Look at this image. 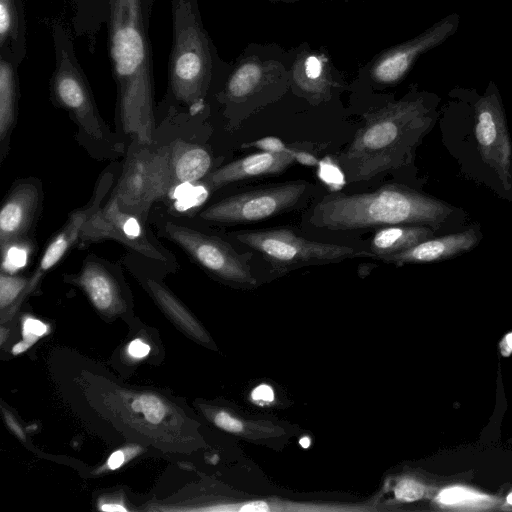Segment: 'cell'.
<instances>
[{
	"mask_svg": "<svg viewBox=\"0 0 512 512\" xmlns=\"http://www.w3.org/2000/svg\"><path fill=\"white\" fill-rule=\"evenodd\" d=\"M153 0H110L108 48L123 130L151 145L155 102L148 23Z\"/></svg>",
	"mask_w": 512,
	"mask_h": 512,
	"instance_id": "1",
	"label": "cell"
},
{
	"mask_svg": "<svg viewBox=\"0 0 512 512\" xmlns=\"http://www.w3.org/2000/svg\"><path fill=\"white\" fill-rule=\"evenodd\" d=\"M439 98L411 91L402 99L367 113L363 125L339 156L349 183L365 182L407 163L432 124Z\"/></svg>",
	"mask_w": 512,
	"mask_h": 512,
	"instance_id": "2",
	"label": "cell"
},
{
	"mask_svg": "<svg viewBox=\"0 0 512 512\" xmlns=\"http://www.w3.org/2000/svg\"><path fill=\"white\" fill-rule=\"evenodd\" d=\"M446 203L400 184H386L368 193H331L311 211L316 228L344 231L401 224L438 229L453 213Z\"/></svg>",
	"mask_w": 512,
	"mask_h": 512,
	"instance_id": "3",
	"label": "cell"
},
{
	"mask_svg": "<svg viewBox=\"0 0 512 512\" xmlns=\"http://www.w3.org/2000/svg\"><path fill=\"white\" fill-rule=\"evenodd\" d=\"M172 47L169 89L191 113L204 107L213 72L210 41L197 0H171Z\"/></svg>",
	"mask_w": 512,
	"mask_h": 512,
	"instance_id": "4",
	"label": "cell"
},
{
	"mask_svg": "<svg viewBox=\"0 0 512 512\" xmlns=\"http://www.w3.org/2000/svg\"><path fill=\"white\" fill-rule=\"evenodd\" d=\"M48 26L55 51V69L50 80L51 95L88 136L103 140L108 133L107 127L76 58L72 35L59 19H50Z\"/></svg>",
	"mask_w": 512,
	"mask_h": 512,
	"instance_id": "5",
	"label": "cell"
},
{
	"mask_svg": "<svg viewBox=\"0 0 512 512\" xmlns=\"http://www.w3.org/2000/svg\"><path fill=\"white\" fill-rule=\"evenodd\" d=\"M132 147L113 195L120 207L144 218L151 206L169 195L176 186L170 167L169 146Z\"/></svg>",
	"mask_w": 512,
	"mask_h": 512,
	"instance_id": "6",
	"label": "cell"
},
{
	"mask_svg": "<svg viewBox=\"0 0 512 512\" xmlns=\"http://www.w3.org/2000/svg\"><path fill=\"white\" fill-rule=\"evenodd\" d=\"M235 238L257 251L276 271L297 266L324 264L353 257H374L370 251L334 243L307 240L289 228L239 232Z\"/></svg>",
	"mask_w": 512,
	"mask_h": 512,
	"instance_id": "7",
	"label": "cell"
},
{
	"mask_svg": "<svg viewBox=\"0 0 512 512\" xmlns=\"http://www.w3.org/2000/svg\"><path fill=\"white\" fill-rule=\"evenodd\" d=\"M468 96L481 158L497 174L504 187L512 189V144L498 87L490 81L482 95L475 89H468Z\"/></svg>",
	"mask_w": 512,
	"mask_h": 512,
	"instance_id": "8",
	"label": "cell"
},
{
	"mask_svg": "<svg viewBox=\"0 0 512 512\" xmlns=\"http://www.w3.org/2000/svg\"><path fill=\"white\" fill-rule=\"evenodd\" d=\"M307 189L305 182H288L243 192L212 204L200 213V217L228 224L262 221L294 208Z\"/></svg>",
	"mask_w": 512,
	"mask_h": 512,
	"instance_id": "9",
	"label": "cell"
},
{
	"mask_svg": "<svg viewBox=\"0 0 512 512\" xmlns=\"http://www.w3.org/2000/svg\"><path fill=\"white\" fill-rule=\"evenodd\" d=\"M167 236L212 274L232 283L256 284L248 260L250 254H239L222 239L187 226L167 222Z\"/></svg>",
	"mask_w": 512,
	"mask_h": 512,
	"instance_id": "10",
	"label": "cell"
},
{
	"mask_svg": "<svg viewBox=\"0 0 512 512\" xmlns=\"http://www.w3.org/2000/svg\"><path fill=\"white\" fill-rule=\"evenodd\" d=\"M460 15L451 13L414 38L405 41L382 53L373 63L371 76L382 85H394L400 82L426 52L440 46L458 30Z\"/></svg>",
	"mask_w": 512,
	"mask_h": 512,
	"instance_id": "11",
	"label": "cell"
},
{
	"mask_svg": "<svg viewBox=\"0 0 512 512\" xmlns=\"http://www.w3.org/2000/svg\"><path fill=\"white\" fill-rule=\"evenodd\" d=\"M104 239L119 241L148 258L166 260L161 250L148 239L139 217L123 210L113 194L103 207L91 213L79 238L81 244Z\"/></svg>",
	"mask_w": 512,
	"mask_h": 512,
	"instance_id": "12",
	"label": "cell"
},
{
	"mask_svg": "<svg viewBox=\"0 0 512 512\" xmlns=\"http://www.w3.org/2000/svg\"><path fill=\"white\" fill-rule=\"evenodd\" d=\"M295 151L255 153L230 162L206 176L212 190L249 178L277 175L289 168L295 160Z\"/></svg>",
	"mask_w": 512,
	"mask_h": 512,
	"instance_id": "13",
	"label": "cell"
},
{
	"mask_svg": "<svg viewBox=\"0 0 512 512\" xmlns=\"http://www.w3.org/2000/svg\"><path fill=\"white\" fill-rule=\"evenodd\" d=\"M39 201V188L31 182L21 183L10 192L0 210L1 249L20 241L27 234Z\"/></svg>",
	"mask_w": 512,
	"mask_h": 512,
	"instance_id": "14",
	"label": "cell"
},
{
	"mask_svg": "<svg viewBox=\"0 0 512 512\" xmlns=\"http://www.w3.org/2000/svg\"><path fill=\"white\" fill-rule=\"evenodd\" d=\"M479 240L476 229L449 234L438 238H429L402 252L386 256V263H429L445 260L472 249Z\"/></svg>",
	"mask_w": 512,
	"mask_h": 512,
	"instance_id": "15",
	"label": "cell"
},
{
	"mask_svg": "<svg viewBox=\"0 0 512 512\" xmlns=\"http://www.w3.org/2000/svg\"><path fill=\"white\" fill-rule=\"evenodd\" d=\"M74 281L99 311L115 313L122 308L123 301L118 284L101 262L87 259Z\"/></svg>",
	"mask_w": 512,
	"mask_h": 512,
	"instance_id": "16",
	"label": "cell"
},
{
	"mask_svg": "<svg viewBox=\"0 0 512 512\" xmlns=\"http://www.w3.org/2000/svg\"><path fill=\"white\" fill-rule=\"evenodd\" d=\"M0 54L18 66L26 55V20L23 0H0Z\"/></svg>",
	"mask_w": 512,
	"mask_h": 512,
	"instance_id": "17",
	"label": "cell"
},
{
	"mask_svg": "<svg viewBox=\"0 0 512 512\" xmlns=\"http://www.w3.org/2000/svg\"><path fill=\"white\" fill-rule=\"evenodd\" d=\"M169 146L170 167L176 185L194 183L207 176L212 159L202 146L173 141Z\"/></svg>",
	"mask_w": 512,
	"mask_h": 512,
	"instance_id": "18",
	"label": "cell"
},
{
	"mask_svg": "<svg viewBox=\"0 0 512 512\" xmlns=\"http://www.w3.org/2000/svg\"><path fill=\"white\" fill-rule=\"evenodd\" d=\"M271 79L265 64L255 59H247L229 76L223 98L229 104H243L260 92Z\"/></svg>",
	"mask_w": 512,
	"mask_h": 512,
	"instance_id": "19",
	"label": "cell"
},
{
	"mask_svg": "<svg viewBox=\"0 0 512 512\" xmlns=\"http://www.w3.org/2000/svg\"><path fill=\"white\" fill-rule=\"evenodd\" d=\"M433 228L426 225H391L383 227L374 234L370 247L375 258L382 259L407 250L414 245L432 238Z\"/></svg>",
	"mask_w": 512,
	"mask_h": 512,
	"instance_id": "20",
	"label": "cell"
},
{
	"mask_svg": "<svg viewBox=\"0 0 512 512\" xmlns=\"http://www.w3.org/2000/svg\"><path fill=\"white\" fill-rule=\"evenodd\" d=\"M18 65L0 54V142L9 140L15 124L19 98Z\"/></svg>",
	"mask_w": 512,
	"mask_h": 512,
	"instance_id": "21",
	"label": "cell"
},
{
	"mask_svg": "<svg viewBox=\"0 0 512 512\" xmlns=\"http://www.w3.org/2000/svg\"><path fill=\"white\" fill-rule=\"evenodd\" d=\"M293 78L299 90L314 103L323 101L329 93L331 82L319 56L309 54L299 58L294 65Z\"/></svg>",
	"mask_w": 512,
	"mask_h": 512,
	"instance_id": "22",
	"label": "cell"
},
{
	"mask_svg": "<svg viewBox=\"0 0 512 512\" xmlns=\"http://www.w3.org/2000/svg\"><path fill=\"white\" fill-rule=\"evenodd\" d=\"M435 503L442 509L459 511H484L496 508L499 500L491 495L463 485L441 489Z\"/></svg>",
	"mask_w": 512,
	"mask_h": 512,
	"instance_id": "23",
	"label": "cell"
},
{
	"mask_svg": "<svg viewBox=\"0 0 512 512\" xmlns=\"http://www.w3.org/2000/svg\"><path fill=\"white\" fill-rule=\"evenodd\" d=\"M148 286L155 299L172 319L194 337L203 341L207 340L206 334L195 319L166 288L153 280L148 281Z\"/></svg>",
	"mask_w": 512,
	"mask_h": 512,
	"instance_id": "24",
	"label": "cell"
},
{
	"mask_svg": "<svg viewBox=\"0 0 512 512\" xmlns=\"http://www.w3.org/2000/svg\"><path fill=\"white\" fill-rule=\"evenodd\" d=\"M131 407L134 411L143 413L145 419L153 424L160 423L166 414L162 400L152 394L139 395L133 400Z\"/></svg>",
	"mask_w": 512,
	"mask_h": 512,
	"instance_id": "25",
	"label": "cell"
},
{
	"mask_svg": "<svg viewBox=\"0 0 512 512\" xmlns=\"http://www.w3.org/2000/svg\"><path fill=\"white\" fill-rule=\"evenodd\" d=\"M28 281L26 278L19 276H12L5 274L0 275V307L4 309L10 306L27 287Z\"/></svg>",
	"mask_w": 512,
	"mask_h": 512,
	"instance_id": "26",
	"label": "cell"
},
{
	"mask_svg": "<svg viewBox=\"0 0 512 512\" xmlns=\"http://www.w3.org/2000/svg\"><path fill=\"white\" fill-rule=\"evenodd\" d=\"M427 492V487L421 481L404 477L398 481L394 488V495L398 501L414 502L422 499Z\"/></svg>",
	"mask_w": 512,
	"mask_h": 512,
	"instance_id": "27",
	"label": "cell"
},
{
	"mask_svg": "<svg viewBox=\"0 0 512 512\" xmlns=\"http://www.w3.org/2000/svg\"><path fill=\"white\" fill-rule=\"evenodd\" d=\"M49 332V327L42 321L25 317L22 321L23 340L32 346L40 337Z\"/></svg>",
	"mask_w": 512,
	"mask_h": 512,
	"instance_id": "28",
	"label": "cell"
},
{
	"mask_svg": "<svg viewBox=\"0 0 512 512\" xmlns=\"http://www.w3.org/2000/svg\"><path fill=\"white\" fill-rule=\"evenodd\" d=\"M319 176L327 185L335 189L341 188L346 180L344 173L326 160L320 162Z\"/></svg>",
	"mask_w": 512,
	"mask_h": 512,
	"instance_id": "29",
	"label": "cell"
},
{
	"mask_svg": "<svg viewBox=\"0 0 512 512\" xmlns=\"http://www.w3.org/2000/svg\"><path fill=\"white\" fill-rule=\"evenodd\" d=\"M214 423L219 428L231 433H240L244 430L243 423L225 411L215 414Z\"/></svg>",
	"mask_w": 512,
	"mask_h": 512,
	"instance_id": "30",
	"label": "cell"
},
{
	"mask_svg": "<svg viewBox=\"0 0 512 512\" xmlns=\"http://www.w3.org/2000/svg\"><path fill=\"white\" fill-rule=\"evenodd\" d=\"M246 147H256L266 152H283L288 148L276 137H266L255 142L248 143Z\"/></svg>",
	"mask_w": 512,
	"mask_h": 512,
	"instance_id": "31",
	"label": "cell"
},
{
	"mask_svg": "<svg viewBox=\"0 0 512 512\" xmlns=\"http://www.w3.org/2000/svg\"><path fill=\"white\" fill-rule=\"evenodd\" d=\"M251 398L253 402L259 405H265L273 402L275 395L270 385L260 384L251 392Z\"/></svg>",
	"mask_w": 512,
	"mask_h": 512,
	"instance_id": "32",
	"label": "cell"
},
{
	"mask_svg": "<svg viewBox=\"0 0 512 512\" xmlns=\"http://www.w3.org/2000/svg\"><path fill=\"white\" fill-rule=\"evenodd\" d=\"M138 447H132L125 450H117L113 452L107 460V467L110 470H115L121 467L127 460V455L134 457L137 454Z\"/></svg>",
	"mask_w": 512,
	"mask_h": 512,
	"instance_id": "33",
	"label": "cell"
},
{
	"mask_svg": "<svg viewBox=\"0 0 512 512\" xmlns=\"http://www.w3.org/2000/svg\"><path fill=\"white\" fill-rule=\"evenodd\" d=\"M150 352V346L141 339H135L128 346V353L134 358H143Z\"/></svg>",
	"mask_w": 512,
	"mask_h": 512,
	"instance_id": "34",
	"label": "cell"
},
{
	"mask_svg": "<svg viewBox=\"0 0 512 512\" xmlns=\"http://www.w3.org/2000/svg\"><path fill=\"white\" fill-rule=\"evenodd\" d=\"M294 156H295V160L300 162L301 164L311 165V166L318 165L317 159L309 153L295 152Z\"/></svg>",
	"mask_w": 512,
	"mask_h": 512,
	"instance_id": "35",
	"label": "cell"
},
{
	"mask_svg": "<svg viewBox=\"0 0 512 512\" xmlns=\"http://www.w3.org/2000/svg\"><path fill=\"white\" fill-rule=\"evenodd\" d=\"M4 412V417H5V420L8 424V426L11 428V430L20 438V439H25V435L22 431V429L19 427V425L15 422V420L12 418V416L10 415V413H8L7 411H3Z\"/></svg>",
	"mask_w": 512,
	"mask_h": 512,
	"instance_id": "36",
	"label": "cell"
},
{
	"mask_svg": "<svg viewBox=\"0 0 512 512\" xmlns=\"http://www.w3.org/2000/svg\"><path fill=\"white\" fill-rule=\"evenodd\" d=\"M99 508H100V510L107 511V512H114V511L126 512L127 511V509L122 504H119V503L101 504Z\"/></svg>",
	"mask_w": 512,
	"mask_h": 512,
	"instance_id": "37",
	"label": "cell"
},
{
	"mask_svg": "<svg viewBox=\"0 0 512 512\" xmlns=\"http://www.w3.org/2000/svg\"><path fill=\"white\" fill-rule=\"evenodd\" d=\"M501 349L503 354L507 351L512 352V333L507 334L505 338H503Z\"/></svg>",
	"mask_w": 512,
	"mask_h": 512,
	"instance_id": "38",
	"label": "cell"
},
{
	"mask_svg": "<svg viewBox=\"0 0 512 512\" xmlns=\"http://www.w3.org/2000/svg\"><path fill=\"white\" fill-rule=\"evenodd\" d=\"M30 347L31 346L23 340V341H21V342H19L16 345L13 346L12 354L13 355H18V354L26 351Z\"/></svg>",
	"mask_w": 512,
	"mask_h": 512,
	"instance_id": "39",
	"label": "cell"
},
{
	"mask_svg": "<svg viewBox=\"0 0 512 512\" xmlns=\"http://www.w3.org/2000/svg\"><path fill=\"white\" fill-rule=\"evenodd\" d=\"M300 444L302 445L303 448H308V446L310 444V439L307 437H304L300 440Z\"/></svg>",
	"mask_w": 512,
	"mask_h": 512,
	"instance_id": "40",
	"label": "cell"
},
{
	"mask_svg": "<svg viewBox=\"0 0 512 512\" xmlns=\"http://www.w3.org/2000/svg\"><path fill=\"white\" fill-rule=\"evenodd\" d=\"M506 503L512 506V491H510L506 496Z\"/></svg>",
	"mask_w": 512,
	"mask_h": 512,
	"instance_id": "41",
	"label": "cell"
},
{
	"mask_svg": "<svg viewBox=\"0 0 512 512\" xmlns=\"http://www.w3.org/2000/svg\"><path fill=\"white\" fill-rule=\"evenodd\" d=\"M5 331H6V330L4 329V327H2V328H1V343H3V342H4V338H5Z\"/></svg>",
	"mask_w": 512,
	"mask_h": 512,
	"instance_id": "42",
	"label": "cell"
}]
</instances>
